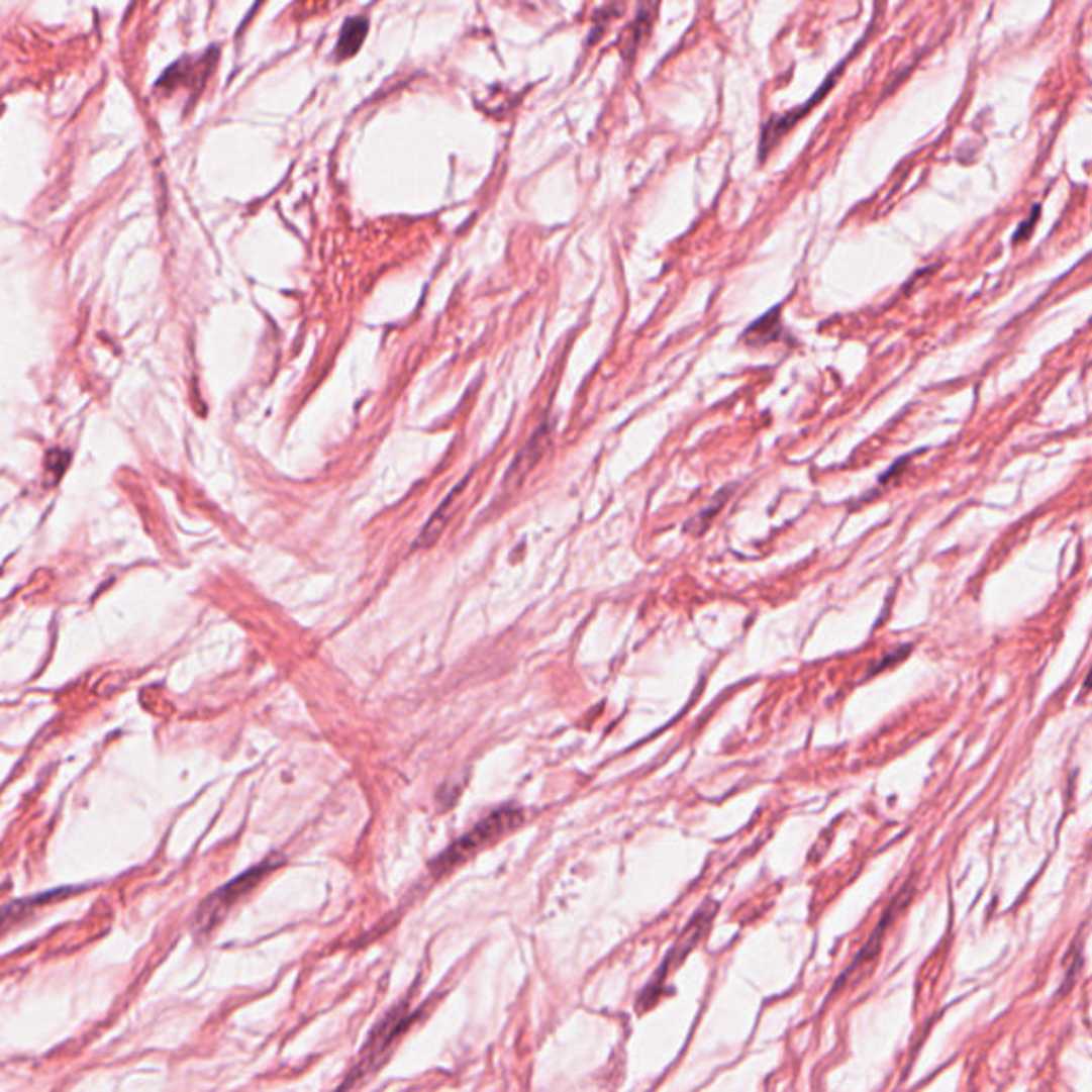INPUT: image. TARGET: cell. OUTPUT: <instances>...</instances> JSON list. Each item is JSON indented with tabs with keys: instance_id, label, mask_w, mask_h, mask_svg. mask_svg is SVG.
Masks as SVG:
<instances>
[{
	"instance_id": "9c48e42d",
	"label": "cell",
	"mask_w": 1092,
	"mask_h": 1092,
	"mask_svg": "<svg viewBox=\"0 0 1092 1092\" xmlns=\"http://www.w3.org/2000/svg\"><path fill=\"white\" fill-rule=\"evenodd\" d=\"M781 305H777L775 310L766 312L760 320H756L752 327H747L744 331V339L754 343V346H764V343H771V341H777L783 337V324H781Z\"/></svg>"
},
{
	"instance_id": "52a82bcc",
	"label": "cell",
	"mask_w": 1092,
	"mask_h": 1092,
	"mask_svg": "<svg viewBox=\"0 0 1092 1092\" xmlns=\"http://www.w3.org/2000/svg\"><path fill=\"white\" fill-rule=\"evenodd\" d=\"M466 483H468V478H466L464 483H459V485L453 489V493L446 497V500H444L442 504H439L437 510L431 514V519L427 521L423 533H420L418 547H423V549H425V547H431V544L439 538V533L444 531V527H446L449 521H451V516H453V510H455V506H457V502H459V497H462V493L466 491Z\"/></svg>"
},
{
	"instance_id": "277c9868",
	"label": "cell",
	"mask_w": 1092,
	"mask_h": 1092,
	"mask_svg": "<svg viewBox=\"0 0 1092 1092\" xmlns=\"http://www.w3.org/2000/svg\"><path fill=\"white\" fill-rule=\"evenodd\" d=\"M280 862H282V860H280L278 856H274L272 860H267V862H263V865L251 869V871L243 873V875H239L237 879L231 881V884H226V886L220 888L216 894L209 896V898L205 900V903H203V907L199 909L197 926H199L201 930L214 928V926L220 922V919H222V915H224L228 909L233 907L235 900L241 898L243 894L251 892L267 873L274 871V869L280 865Z\"/></svg>"
},
{
	"instance_id": "7a4b0ae2",
	"label": "cell",
	"mask_w": 1092,
	"mask_h": 1092,
	"mask_svg": "<svg viewBox=\"0 0 1092 1092\" xmlns=\"http://www.w3.org/2000/svg\"><path fill=\"white\" fill-rule=\"evenodd\" d=\"M879 5H881V0H877V5H875L877 9H875V15H873V22H871V26L867 28L865 36H862V39H860V41L856 43V47H854V49H852V52H850V54L846 56V59H842V61H840V65H838V67H834V71H832V73L828 75V78H826V82H823V86H821V88H817V92L813 94V97H811V99H809L807 103H804V105H800V107H794V109H790V111H785V113H779V116H773V118H771L769 122H766V124H764V128H762V135H760V161H766V157H769V155H771V150H773V147H775V145H777V143L781 141V137L785 135V132H790V130H792V128H794V126H796V124H798V122H800V120H802L804 116H807V113H809V111H811V109H813V107H815V105H817L819 101H823V97H826V94H828V92L832 90V84H834V80H836V78H838V75L842 73V69H846L848 61H852V59H854V56L858 54V49H860L862 45H865V43H867V39H869V36H871V32H873V26H875V22H877V17H879Z\"/></svg>"
},
{
	"instance_id": "5b68a950",
	"label": "cell",
	"mask_w": 1092,
	"mask_h": 1092,
	"mask_svg": "<svg viewBox=\"0 0 1092 1092\" xmlns=\"http://www.w3.org/2000/svg\"><path fill=\"white\" fill-rule=\"evenodd\" d=\"M708 919H711V915H704V911H698V915H696V917L692 919V924H689V926H687L685 934H681V938H679V944H677V946H675L673 950H670V954L666 956V961H664L662 969H660V971H658V975H656V982H654V984H649V986L644 988V994H642V1001H640V1003L649 1001V1005H651V1003H654V1001H656V994H658V986H660V984L664 982V977L668 975V969H670V965H673V963H679V961H681V958H685V954H687L689 950H692V948L696 946V941H698V938H700L702 930H704V928H706V924H708Z\"/></svg>"
},
{
	"instance_id": "30bf717a",
	"label": "cell",
	"mask_w": 1092,
	"mask_h": 1092,
	"mask_svg": "<svg viewBox=\"0 0 1092 1092\" xmlns=\"http://www.w3.org/2000/svg\"><path fill=\"white\" fill-rule=\"evenodd\" d=\"M730 493H732V487H727V489H723V491H721V493H719V495L715 497V500L711 502V506H708V508H704V510H702V512H700L698 516H694V519H692V521H689V523L685 525V529H687V531H692V533H702V531H704V529L708 527V523H711V521H713V514L721 510L723 502L727 500V495H730Z\"/></svg>"
},
{
	"instance_id": "6da1fadb",
	"label": "cell",
	"mask_w": 1092,
	"mask_h": 1092,
	"mask_svg": "<svg viewBox=\"0 0 1092 1092\" xmlns=\"http://www.w3.org/2000/svg\"><path fill=\"white\" fill-rule=\"evenodd\" d=\"M523 821V813L519 809H497L495 813L487 815L483 821H478L476 826L466 832L462 838L455 840L451 848H446L442 852V856H439L433 865H431V871L433 875H444L449 871H453L457 865H462L464 860H468L472 854H476L481 848L489 846V842H493L495 838L504 836L506 832H510L512 828L519 826V823Z\"/></svg>"
},
{
	"instance_id": "8992f818",
	"label": "cell",
	"mask_w": 1092,
	"mask_h": 1092,
	"mask_svg": "<svg viewBox=\"0 0 1092 1092\" xmlns=\"http://www.w3.org/2000/svg\"><path fill=\"white\" fill-rule=\"evenodd\" d=\"M368 30H370V22L366 20V17H363V15L349 17V20L343 22V26L339 30V39H337L335 54H333L335 61L341 63V61L353 59V56L361 49L363 41H366Z\"/></svg>"
},
{
	"instance_id": "8fae6325",
	"label": "cell",
	"mask_w": 1092,
	"mask_h": 1092,
	"mask_svg": "<svg viewBox=\"0 0 1092 1092\" xmlns=\"http://www.w3.org/2000/svg\"><path fill=\"white\" fill-rule=\"evenodd\" d=\"M1039 212H1041V207H1039V205H1034V207H1032V212H1030V216H1028L1026 220H1022L1020 226L1015 228V233H1013V243H1018V241L1030 237L1034 224H1037V220H1039Z\"/></svg>"
},
{
	"instance_id": "3957f363",
	"label": "cell",
	"mask_w": 1092,
	"mask_h": 1092,
	"mask_svg": "<svg viewBox=\"0 0 1092 1092\" xmlns=\"http://www.w3.org/2000/svg\"><path fill=\"white\" fill-rule=\"evenodd\" d=\"M410 1020H412V1018H410V1015H406L404 1005H397V1007L387 1015V1018H382V1020L378 1022V1026L372 1030V1034H370V1039H368L366 1048H363L361 1057H359V1061H357V1067L349 1073V1080L343 1082L341 1086H351V1084H355L357 1080L366 1078L368 1073H372L382 1061H385L387 1052L393 1048V1044H395V1039L399 1037V1034L406 1030V1026H408Z\"/></svg>"
},
{
	"instance_id": "ba28073f",
	"label": "cell",
	"mask_w": 1092,
	"mask_h": 1092,
	"mask_svg": "<svg viewBox=\"0 0 1092 1092\" xmlns=\"http://www.w3.org/2000/svg\"><path fill=\"white\" fill-rule=\"evenodd\" d=\"M544 446H547V431L544 429L535 431L533 437L525 444V449L521 451V455L516 457L514 464L510 466V472L506 476V485L508 487H514V485H519L523 481V478L527 476V472L540 462Z\"/></svg>"
}]
</instances>
